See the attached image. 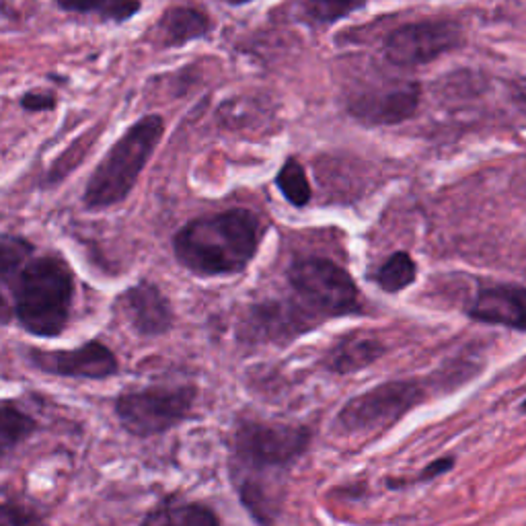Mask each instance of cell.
<instances>
[{
	"label": "cell",
	"mask_w": 526,
	"mask_h": 526,
	"mask_svg": "<svg viewBox=\"0 0 526 526\" xmlns=\"http://www.w3.org/2000/svg\"><path fill=\"white\" fill-rule=\"evenodd\" d=\"M360 9H364V3H335V0H331V3H303L300 5L303 17H307L315 25H333Z\"/></svg>",
	"instance_id": "obj_22"
},
{
	"label": "cell",
	"mask_w": 526,
	"mask_h": 526,
	"mask_svg": "<svg viewBox=\"0 0 526 526\" xmlns=\"http://www.w3.org/2000/svg\"><path fill=\"white\" fill-rule=\"evenodd\" d=\"M46 514L31 504L0 502V526H46Z\"/></svg>",
	"instance_id": "obj_23"
},
{
	"label": "cell",
	"mask_w": 526,
	"mask_h": 526,
	"mask_svg": "<svg viewBox=\"0 0 526 526\" xmlns=\"http://www.w3.org/2000/svg\"><path fill=\"white\" fill-rule=\"evenodd\" d=\"M118 309L134 333L142 337H159L173 329L175 311L161 288L148 280L124 290L118 298Z\"/></svg>",
	"instance_id": "obj_12"
},
{
	"label": "cell",
	"mask_w": 526,
	"mask_h": 526,
	"mask_svg": "<svg viewBox=\"0 0 526 526\" xmlns=\"http://www.w3.org/2000/svg\"><path fill=\"white\" fill-rule=\"evenodd\" d=\"M422 103V85L405 81L383 89L358 93L348 103V114L368 128L399 126L418 114Z\"/></svg>",
	"instance_id": "obj_11"
},
{
	"label": "cell",
	"mask_w": 526,
	"mask_h": 526,
	"mask_svg": "<svg viewBox=\"0 0 526 526\" xmlns=\"http://www.w3.org/2000/svg\"><path fill=\"white\" fill-rule=\"evenodd\" d=\"M56 7L64 13L97 17L101 23H126L140 13V3H130V0H93V3H66L60 0Z\"/></svg>",
	"instance_id": "obj_19"
},
{
	"label": "cell",
	"mask_w": 526,
	"mask_h": 526,
	"mask_svg": "<svg viewBox=\"0 0 526 526\" xmlns=\"http://www.w3.org/2000/svg\"><path fill=\"white\" fill-rule=\"evenodd\" d=\"M25 358L31 368L62 379L107 381L120 372L118 356L99 340L85 342L74 350L29 348Z\"/></svg>",
	"instance_id": "obj_10"
},
{
	"label": "cell",
	"mask_w": 526,
	"mask_h": 526,
	"mask_svg": "<svg viewBox=\"0 0 526 526\" xmlns=\"http://www.w3.org/2000/svg\"><path fill=\"white\" fill-rule=\"evenodd\" d=\"M140 526H220V520L204 504L163 502L144 516Z\"/></svg>",
	"instance_id": "obj_17"
},
{
	"label": "cell",
	"mask_w": 526,
	"mask_h": 526,
	"mask_svg": "<svg viewBox=\"0 0 526 526\" xmlns=\"http://www.w3.org/2000/svg\"><path fill=\"white\" fill-rule=\"evenodd\" d=\"M263 235L253 210L231 208L185 222L173 237V253L179 266L198 278L235 276L249 268Z\"/></svg>",
	"instance_id": "obj_2"
},
{
	"label": "cell",
	"mask_w": 526,
	"mask_h": 526,
	"mask_svg": "<svg viewBox=\"0 0 526 526\" xmlns=\"http://www.w3.org/2000/svg\"><path fill=\"white\" fill-rule=\"evenodd\" d=\"M214 23L210 15L198 7H169L157 23L159 46L165 50L181 48L194 40L208 37Z\"/></svg>",
	"instance_id": "obj_14"
},
{
	"label": "cell",
	"mask_w": 526,
	"mask_h": 526,
	"mask_svg": "<svg viewBox=\"0 0 526 526\" xmlns=\"http://www.w3.org/2000/svg\"><path fill=\"white\" fill-rule=\"evenodd\" d=\"M319 325L321 321L300 307L296 298L263 300L245 311L239 323V337L249 344L286 346Z\"/></svg>",
	"instance_id": "obj_9"
},
{
	"label": "cell",
	"mask_w": 526,
	"mask_h": 526,
	"mask_svg": "<svg viewBox=\"0 0 526 526\" xmlns=\"http://www.w3.org/2000/svg\"><path fill=\"white\" fill-rule=\"evenodd\" d=\"M467 317L483 325H500L522 333L526 327V292L520 284L483 286L471 305Z\"/></svg>",
	"instance_id": "obj_13"
},
{
	"label": "cell",
	"mask_w": 526,
	"mask_h": 526,
	"mask_svg": "<svg viewBox=\"0 0 526 526\" xmlns=\"http://www.w3.org/2000/svg\"><path fill=\"white\" fill-rule=\"evenodd\" d=\"M276 187L284 200L294 208H305L313 200V187L307 171L294 157L284 161L282 169L276 175Z\"/></svg>",
	"instance_id": "obj_21"
},
{
	"label": "cell",
	"mask_w": 526,
	"mask_h": 526,
	"mask_svg": "<svg viewBox=\"0 0 526 526\" xmlns=\"http://www.w3.org/2000/svg\"><path fill=\"white\" fill-rule=\"evenodd\" d=\"M453 467H455V457H440L422 469V473L416 477V483L432 481V479H436L448 471H453Z\"/></svg>",
	"instance_id": "obj_25"
},
{
	"label": "cell",
	"mask_w": 526,
	"mask_h": 526,
	"mask_svg": "<svg viewBox=\"0 0 526 526\" xmlns=\"http://www.w3.org/2000/svg\"><path fill=\"white\" fill-rule=\"evenodd\" d=\"M296 303L321 323L362 315L360 290L348 270L327 257H298L286 272Z\"/></svg>",
	"instance_id": "obj_5"
},
{
	"label": "cell",
	"mask_w": 526,
	"mask_h": 526,
	"mask_svg": "<svg viewBox=\"0 0 526 526\" xmlns=\"http://www.w3.org/2000/svg\"><path fill=\"white\" fill-rule=\"evenodd\" d=\"M56 95L50 91H29L19 99V105L29 111V114H42V111H52L56 109Z\"/></svg>",
	"instance_id": "obj_24"
},
{
	"label": "cell",
	"mask_w": 526,
	"mask_h": 526,
	"mask_svg": "<svg viewBox=\"0 0 526 526\" xmlns=\"http://www.w3.org/2000/svg\"><path fill=\"white\" fill-rule=\"evenodd\" d=\"M35 255V247L21 237L0 239V323L13 321L11 294L19 272L25 263Z\"/></svg>",
	"instance_id": "obj_16"
},
{
	"label": "cell",
	"mask_w": 526,
	"mask_h": 526,
	"mask_svg": "<svg viewBox=\"0 0 526 526\" xmlns=\"http://www.w3.org/2000/svg\"><path fill=\"white\" fill-rule=\"evenodd\" d=\"M313 440L307 426L245 420L233 434L231 477L241 504L261 526L280 516L288 471Z\"/></svg>",
	"instance_id": "obj_1"
},
{
	"label": "cell",
	"mask_w": 526,
	"mask_h": 526,
	"mask_svg": "<svg viewBox=\"0 0 526 526\" xmlns=\"http://www.w3.org/2000/svg\"><path fill=\"white\" fill-rule=\"evenodd\" d=\"M74 305V274L60 255H33L11 294L13 319L33 337L52 340L64 333Z\"/></svg>",
	"instance_id": "obj_3"
},
{
	"label": "cell",
	"mask_w": 526,
	"mask_h": 526,
	"mask_svg": "<svg viewBox=\"0 0 526 526\" xmlns=\"http://www.w3.org/2000/svg\"><path fill=\"white\" fill-rule=\"evenodd\" d=\"M418 278V263L409 253L395 251L391 253L383 266L374 274V282L387 294H399L409 288Z\"/></svg>",
	"instance_id": "obj_20"
},
{
	"label": "cell",
	"mask_w": 526,
	"mask_h": 526,
	"mask_svg": "<svg viewBox=\"0 0 526 526\" xmlns=\"http://www.w3.org/2000/svg\"><path fill=\"white\" fill-rule=\"evenodd\" d=\"M387 354V346L370 335H350L337 342L325 356L323 364L333 374H354L372 366Z\"/></svg>",
	"instance_id": "obj_15"
},
{
	"label": "cell",
	"mask_w": 526,
	"mask_h": 526,
	"mask_svg": "<svg viewBox=\"0 0 526 526\" xmlns=\"http://www.w3.org/2000/svg\"><path fill=\"white\" fill-rule=\"evenodd\" d=\"M430 397V383L416 379L387 381L352 397L335 418V428L348 434H379L393 428L411 409Z\"/></svg>",
	"instance_id": "obj_6"
},
{
	"label": "cell",
	"mask_w": 526,
	"mask_h": 526,
	"mask_svg": "<svg viewBox=\"0 0 526 526\" xmlns=\"http://www.w3.org/2000/svg\"><path fill=\"white\" fill-rule=\"evenodd\" d=\"M196 399V385H150L124 391L114 407L128 434L150 438L165 434L190 418Z\"/></svg>",
	"instance_id": "obj_7"
},
{
	"label": "cell",
	"mask_w": 526,
	"mask_h": 526,
	"mask_svg": "<svg viewBox=\"0 0 526 526\" xmlns=\"http://www.w3.org/2000/svg\"><path fill=\"white\" fill-rule=\"evenodd\" d=\"M465 46V29L453 19H424L393 29L383 44L389 64L418 68Z\"/></svg>",
	"instance_id": "obj_8"
},
{
	"label": "cell",
	"mask_w": 526,
	"mask_h": 526,
	"mask_svg": "<svg viewBox=\"0 0 526 526\" xmlns=\"http://www.w3.org/2000/svg\"><path fill=\"white\" fill-rule=\"evenodd\" d=\"M37 432V422L11 401L0 403V459L11 455Z\"/></svg>",
	"instance_id": "obj_18"
},
{
	"label": "cell",
	"mask_w": 526,
	"mask_h": 526,
	"mask_svg": "<svg viewBox=\"0 0 526 526\" xmlns=\"http://www.w3.org/2000/svg\"><path fill=\"white\" fill-rule=\"evenodd\" d=\"M163 136L165 120L159 114H146L134 122L91 173L83 192L85 208L105 210L126 202Z\"/></svg>",
	"instance_id": "obj_4"
}]
</instances>
